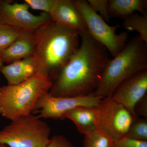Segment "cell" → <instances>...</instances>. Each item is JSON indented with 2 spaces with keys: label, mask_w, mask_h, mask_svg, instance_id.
Instances as JSON below:
<instances>
[{
  "label": "cell",
  "mask_w": 147,
  "mask_h": 147,
  "mask_svg": "<svg viewBox=\"0 0 147 147\" xmlns=\"http://www.w3.org/2000/svg\"><path fill=\"white\" fill-rule=\"evenodd\" d=\"M79 33L81 42L79 48L54 76L49 92L52 96L74 97L92 94L110 60L106 48L88 32Z\"/></svg>",
  "instance_id": "6da1fadb"
},
{
  "label": "cell",
  "mask_w": 147,
  "mask_h": 147,
  "mask_svg": "<svg viewBox=\"0 0 147 147\" xmlns=\"http://www.w3.org/2000/svg\"><path fill=\"white\" fill-rule=\"evenodd\" d=\"M34 32V56L38 63L39 72L52 78L79 48V32L51 21Z\"/></svg>",
  "instance_id": "7a4b0ae2"
},
{
  "label": "cell",
  "mask_w": 147,
  "mask_h": 147,
  "mask_svg": "<svg viewBox=\"0 0 147 147\" xmlns=\"http://www.w3.org/2000/svg\"><path fill=\"white\" fill-rule=\"evenodd\" d=\"M146 69L147 45L137 36L127 41L123 49L108 61L92 94L102 98L109 97L125 80Z\"/></svg>",
  "instance_id": "3957f363"
},
{
  "label": "cell",
  "mask_w": 147,
  "mask_h": 147,
  "mask_svg": "<svg viewBox=\"0 0 147 147\" xmlns=\"http://www.w3.org/2000/svg\"><path fill=\"white\" fill-rule=\"evenodd\" d=\"M52 85L50 75L38 72L21 84L0 87V116L12 121L30 115Z\"/></svg>",
  "instance_id": "277c9868"
},
{
  "label": "cell",
  "mask_w": 147,
  "mask_h": 147,
  "mask_svg": "<svg viewBox=\"0 0 147 147\" xmlns=\"http://www.w3.org/2000/svg\"><path fill=\"white\" fill-rule=\"evenodd\" d=\"M0 130V144L8 147H46L51 129L46 122L33 113L11 121Z\"/></svg>",
  "instance_id": "5b68a950"
},
{
  "label": "cell",
  "mask_w": 147,
  "mask_h": 147,
  "mask_svg": "<svg viewBox=\"0 0 147 147\" xmlns=\"http://www.w3.org/2000/svg\"><path fill=\"white\" fill-rule=\"evenodd\" d=\"M74 4L82 14L91 36L103 45L108 52L115 57L123 49L128 38L125 32L116 33L119 25L110 26L90 6L87 1L75 0Z\"/></svg>",
  "instance_id": "8992f818"
},
{
  "label": "cell",
  "mask_w": 147,
  "mask_h": 147,
  "mask_svg": "<svg viewBox=\"0 0 147 147\" xmlns=\"http://www.w3.org/2000/svg\"><path fill=\"white\" fill-rule=\"evenodd\" d=\"M97 108L99 114L98 128L100 131L113 143L127 137L136 118L126 108L110 96L103 98Z\"/></svg>",
  "instance_id": "52a82bcc"
},
{
  "label": "cell",
  "mask_w": 147,
  "mask_h": 147,
  "mask_svg": "<svg viewBox=\"0 0 147 147\" xmlns=\"http://www.w3.org/2000/svg\"><path fill=\"white\" fill-rule=\"evenodd\" d=\"M29 8L25 3L0 0V24L22 31L35 32L52 21L49 13L42 12L35 15L29 11Z\"/></svg>",
  "instance_id": "ba28073f"
},
{
  "label": "cell",
  "mask_w": 147,
  "mask_h": 147,
  "mask_svg": "<svg viewBox=\"0 0 147 147\" xmlns=\"http://www.w3.org/2000/svg\"><path fill=\"white\" fill-rule=\"evenodd\" d=\"M102 99L93 94L77 97H60L52 96L48 93L38 100L33 113H39L38 115L41 119H64L66 113L74 108L80 106L96 107Z\"/></svg>",
  "instance_id": "9c48e42d"
},
{
  "label": "cell",
  "mask_w": 147,
  "mask_h": 147,
  "mask_svg": "<svg viewBox=\"0 0 147 147\" xmlns=\"http://www.w3.org/2000/svg\"><path fill=\"white\" fill-rule=\"evenodd\" d=\"M147 92V69L139 71L117 87L110 97L123 105L135 117V106Z\"/></svg>",
  "instance_id": "30bf717a"
},
{
  "label": "cell",
  "mask_w": 147,
  "mask_h": 147,
  "mask_svg": "<svg viewBox=\"0 0 147 147\" xmlns=\"http://www.w3.org/2000/svg\"><path fill=\"white\" fill-rule=\"evenodd\" d=\"M49 14L53 22L79 32H88L82 14L71 0H57Z\"/></svg>",
  "instance_id": "8fae6325"
},
{
  "label": "cell",
  "mask_w": 147,
  "mask_h": 147,
  "mask_svg": "<svg viewBox=\"0 0 147 147\" xmlns=\"http://www.w3.org/2000/svg\"><path fill=\"white\" fill-rule=\"evenodd\" d=\"M35 49L34 32L22 31L17 38L0 54L3 62L8 64L30 57Z\"/></svg>",
  "instance_id": "7c38bea8"
},
{
  "label": "cell",
  "mask_w": 147,
  "mask_h": 147,
  "mask_svg": "<svg viewBox=\"0 0 147 147\" xmlns=\"http://www.w3.org/2000/svg\"><path fill=\"white\" fill-rule=\"evenodd\" d=\"M8 85H17L26 81L37 72L39 67L34 56L3 65L0 70Z\"/></svg>",
  "instance_id": "4fadbf2b"
},
{
  "label": "cell",
  "mask_w": 147,
  "mask_h": 147,
  "mask_svg": "<svg viewBox=\"0 0 147 147\" xmlns=\"http://www.w3.org/2000/svg\"><path fill=\"white\" fill-rule=\"evenodd\" d=\"M65 118L72 121L77 130L84 135L98 127L99 114L97 106L74 108L66 113Z\"/></svg>",
  "instance_id": "5bb4252c"
},
{
  "label": "cell",
  "mask_w": 147,
  "mask_h": 147,
  "mask_svg": "<svg viewBox=\"0 0 147 147\" xmlns=\"http://www.w3.org/2000/svg\"><path fill=\"white\" fill-rule=\"evenodd\" d=\"M146 0H110L108 1V11L110 16L124 19L135 11L140 14L147 12Z\"/></svg>",
  "instance_id": "9a60e30c"
},
{
  "label": "cell",
  "mask_w": 147,
  "mask_h": 147,
  "mask_svg": "<svg viewBox=\"0 0 147 147\" xmlns=\"http://www.w3.org/2000/svg\"><path fill=\"white\" fill-rule=\"evenodd\" d=\"M123 26L129 31H135L147 45V13H134L124 19Z\"/></svg>",
  "instance_id": "2e32d148"
},
{
  "label": "cell",
  "mask_w": 147,
  "mask_h": 147,
  "mask_svg": "<svg viewBox=\"0 0 147 147\" xmlns=\"http://www.w3.org/2000/svg\"><path fill=\"white\" fill-rule=\"evenodd\" d=\"M113 143L98 128L84 134V147H110Z\"/></svg>",
  "instance_id": "e0dca14e"
},
{
  "label": "cell",
  "mask_w": 147,
  "mask_h": 147,
  "mask_svg": "<svg viewBox=\"0 0 147 147\" xmlns=\"http://www.w3.org/2000/svg\"><path fill=\"white\" fill-rule=\"evenodd\" d=\"M22 30L0 24V54L18 38Z\"/></svg>",
  "instance_id": "ac0fdd59"
},
{
  "label": "cell",
  "mask_w": 147,
  "mask_h": 147,
  "mask_svg": "<svg viewBox=\"0 0 147 147\" xmlns=\"http://www.w3.org/2000/svg\"><path fill=\"white\" fill-rule=\"evenodd\" d=\"M127 137L139 141H147V119L139 117L134 119Z\"/></svg>",
  "instance_id": "d6986e66"
},
{
  "label": "cell",
  "mask_w": 147,
  "mask_h": 147,
  "mask_svg": "<svg viewBox=\"0 0 147 147\" xmlns=\"http://www.w3.org/2000/svg\"><path fill=\"white\" fill-rule=\"evenodd\" d=\"M88 3L92 9L99 15L105 21L110 20V15L108 11V0H88Z\"/></svg>",
  "instance_id": "ffe728a7"
},
{
  "label": "cell",
  "mask_w": 147,
  "mask_h": 147,
  "mask_svg": "<svg viewBox=\"0 0 147 147\" xmlns=\"http://www.w3.org/2000/svg\"><path fill=\"white\" fill-rule=\"evenodd\" d=\"M56 1L57 0H25L24 3L32 9L49 13Z\"/></svg>",
  "instance_id": "44dd1931"
},
{
  "label": "cell",
  "mask_w": 147,
  "mask_h": 147,
  "mask_svg": "<svg viewBox=\"0 0 147 147\" xmlns=\"http://www.w3.org/2000/svg\"><path fill=\"white\" fill-rule=\"evenodd\" d=\"M110 147H147V141H139L125 137L113 143Z\"/></svg>",
  "instance_id": "7402d4cb"
},
{
  "label": "cell",
  "mask_w": 147,
  "mask_h": 147,
  "mask_svg": "<svg viewBox=\"0 0 147 147\" xmlns=\"http://www.w3.org/2000/svg\"><path fill=\"white\" fill-rule=\"evenodd\" d=\"M46 147H74L71 142L62 135L53 136Z\"/></svg>",
  "instance_id": "603a6c76"
},
{
  "label": "cell",
  "mask_w": 147,
  "mask_h": 147,
  "mask_svg": "<svg viewBox=\"0 0 147 147\" xmlns=\"http://www.w3.org/2000/svg\"><path fill=\"white\" fill-rule=\"evenodd\" d=\"M134 112L137 117L142 116L144 118H147V96H145L136 104Z\"/></svg>",
  "instance_id": "cb8c5ba5"
},
{
  "label": "cell",
  "mask_w": 147,
  "mask_h": 147,
  "mask_svg": "<svg viewBox=\"0 0 147 147\" xmlns=\"http://www.w3.org/2000/svg\"><path fill=\"white\" fill-rule=\"evenodd\" d=\"M3 62L1 58L0 57V70H1V68L2 67H3Z\"/></svg>",
  "instance_id": "d4e9b609"
},
{
  "label": "cell",
  "mask_w": 147,
  "mask_h": 147,
  "mask_svg": "<svg viewBox=\"0 0 147 147\" xmlns=\"http://www.w3.org/2000/svg\"><path fill=\"white\" fill-rule=\"evenodd\" d=\"M0 147H8L7 146L4 144H0Z\"/></svg>",
  "instance_id": "484cf974"
}]
</instances>
